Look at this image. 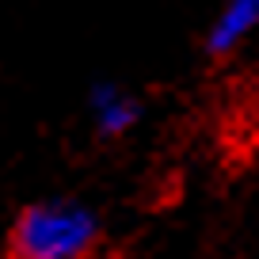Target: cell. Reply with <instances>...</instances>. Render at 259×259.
Returning a JSON list of instances; mask_svg holds the SVG:
<instances>
[{
    "label": "cell",
    "instance_id": "7a4b0ae2",
    "mask_svg": "<svg viewBox=\"0 0 259 259\" xmlns=\"http://www.w3.org/2000/svg\"><path fill=\"white\" fill-rule=\"evenodd\" d=\"M88 111L103 138H122L141 122V99L114 80H99L88 92Z\"/></svg>",
    "mask_w": 259,
    "mask_h": 259
},
{
    "label": "cell",
    "instance_id": "3957f363",
    "mask_svg": "<svg viewBox=\"0 0 259 259\" xmlns=\"http://www.w3.org/2000/svg\"><path fill=\"white\" fill-rule=\"evenodd\" d=\"M259 31V0H225L206 31V54L229 57Z\"/></svg>",
    "mask_w": 259,
    "mask_h": 259
},
{
    "label": "cell",
    "instance_id": "6da1fadb",
    "mask_svg": "<svg viewBox=\"0 0 259 259\" xmlns=\"http://www.w3.org/2000/svg\"><path fill=\"white\" fill-rule=\"evenodd\" d=\"M99 244V213L73 198L34 202L12 229L16 259H88Z\"/></svg>",
    "mask_w": 259,
    "mask_h": 259
}]
</instances>
